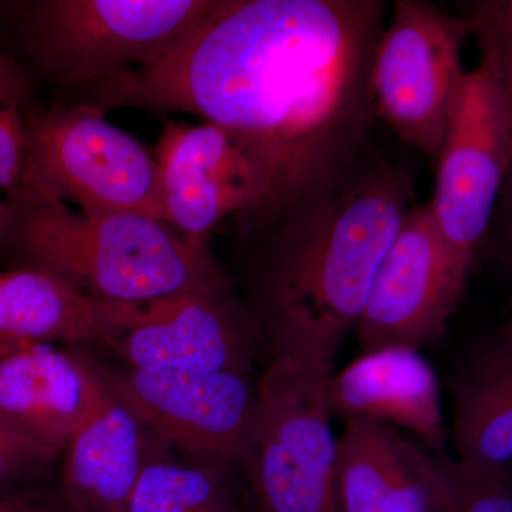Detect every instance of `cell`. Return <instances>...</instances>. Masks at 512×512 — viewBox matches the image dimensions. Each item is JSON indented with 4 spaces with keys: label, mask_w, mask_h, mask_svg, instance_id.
<instances>
[{
    "label": "cell",
    "mask_w": 512,
    "mask_h": 512,
    "mask_svg": "<svg viewBox=\"0 0 512 512\" xmlns=\"http://www.w3.org/2000/svg\"><path fill=\"white\" fill-rule=\"evenodd\" d=\"M29 76L9 53L0 50V191L18 197L25 170V101Z\"/></svg>",
    "instance_id": "obj_21"
},
{
    "label": "cell",
    "mask_w": 512,
    "mask_h": 512,
    "mask_svg": "<svg viewBox=\"0 0 512 512\" xmlns=\"http://www.w3.org/2000/svg\"><path fill=\"white\" fill-rule=\"evenodd\" d=\"M470 18L481 59L453 94L429 202L441 237L467 274L512 158L510 3L481 6Z\"/></svg>",
    "instance_id": "obj_4"
},
{
    "label": "cell",
    "mask_w": 512,
    "mask_h": 512,
    "mask_svg": "<svg viewBox=\"0 0 512 512\" xmlns=\"http://www.w3.org/2000/svg\"><path fill=\"white\" fill-rule=\"evenodd\" d=\"M59 454L28 439L0 420V490L19 488L39 477Z\"/></svg>",
    "instance_id": "obj_22"
},
{
    "label": "cell",
    "mask_w": 512,
    "mask_h": 512,
    "mask_svg": "<svg viewBox=\"0 0 512 512\" xmlns=\"http://www.w3.org/2000/svg\"><path fill=\"white\" fill-rule=\"evenodd\" d=\"M423 448L393 427L348 420L338 439L335 490L339 512H431Z\"/></svg>",
    "instance_id": "obj_17"
},
{
    "label": "cell",
    "mask_w": 512,
    "mask_h": 512,
    "mask_svg": "<svg viewBox=\"0 0 512 512\" xmlns=\"http://www.w3.org/2000/svg\"><path fill=\"white\" fill-rule=\"evenodd\" d=\"M421 470L431 512H512L511 476L464 466L426 451Z\"/></svg>",
    "instance_id": "obj_20"
},
{
    "label": "cell",
    "mask_w": 512,
    "mask_h": 512,
    "mask_svg": "<svg viewBox=\"0 0 512 512\" xmlns=\"http://www.w3.org/2000/svg\"><path fill=\"white\" fill-rule=\"evenodd\" d=\"M214 0H35L0 3L40 73L92 87L156 62L191 32Z\"/></svg>",
    "instance_id": "obj_5"
},
{
    "label": "cell",
    "mask_w": 512,
    "mask_h": 512,
    "mask_svg": "<svg viewBox=\"0 0 512 512\" xmlns=\"http://www.w3.org/2000/svg\"><path fill=\"white\" fill-rule=\"evenodd\" d=\"M138 306L100 301L33 266L0 272V338L113 349Z\"/></svg>",
    "instance_id": "obj_16"
},
{
    "label": "cell",
    "mask_w": 512,
    "mask_h": 512,
    "mask_svg": "<svg viewBox=\"0 0 512 512\" xmlns=\"http://www.w3.org/2000/svg\"><path fill=\"white\" fill-rule=\"evenodd\" d=\"M0 512H69L64 504H55L22 488L0 490Z\"/></svg>",
    "instance_id": "obj_23"
},
{
    "label": "cell",
    "mask_w": 512,
    "mask_h": 512,
    "mask_svg": "<svg viewBox=\"0 0 512 512\" xmlns=\"http://www.w3.org/2000/svg\"><path fill=\"white\" fill-rule=\"evenodd\" d=\"M227 293H185L138 306L113 349L128 369L254 372V325Z\"/></svg>",
    "instance_id": "obj_12"
},
{
    "label": "cell",
    "mask_w": 512,
    "mask_h": 512,
    "mask_svg": "<svg viewBox=\"0 0 512 512\" xmlns=\"http://www.w3.org/2000/svg\"><path fill=\"white\" fill-rule=\"evenodd\" d=\"M25 134L16 198L72 202L87 215L138 214L165 222L156 157L111 124L106 110L82 100L28 111Z\"/></svg>",
    "instance_id": "obj_6"
},
{
    "label": "cell",
    "mask_w": 512,
    "mask_h": 512,
    "mask_svg": "<svg viewBox=\"0 0 512 512\" xmlns=\"http://www.w3.org/2000/svg\"><path fill=\"white\" fill-rule=\"evenodd\" d=\"M100 369L148 433L164 446L192 461L238 463L255 410L252 372Z\"/></svg>",
    "instance_id": "obj_10"
},
{
    "label": "cell",
    "mask_w": 512,
    "mask_h": 512,
    "mask_svg": "<svg viewBox=\"0 0 512 512\" xmlns=\"http://www.w3.org/2000/svg\"><path fill=\"white\" fill-rule=\"evenodd\" d=\"M412 198L409 171L367 153L339 183L269 227L249 318L271 359L333 367Z\"/></svg>",
    "instance_id": "obj_2"
},
{
    "label": "cell",
    "mask_w": 512,
    "mask_h": 512,
    "mask_svg": "<svg viewBox=\"0 0 512 512\" xmlns=\"http://www.w3.org/2000/svg\"><path fill=\"white\" fill-rule=\"evenodd\" d=\"M228 471L224 464L183 463L153 437L124 512H244Z\"/></svg>",
    "instance_id": "obj_19"
},
{
    "label": "cell",
    "mask_w": 512,
    "mask_h": 512,
    "mask_svg": "<svg viewBox=\"0 0 512 512\" xmlns=\"http://www.w3.org/2000/svg\"><path fill=\"white\" fill-rule=\"evenodd\" d=\"M3 217H5V200L0 201V229H2Z\"/></svg>",
    "instance_id": "obj_24"
},
{
    "label": "cell",
    "mask_w": 512,
    "mask_h": 512,
    "mask_svg": "<svg viewBox=\"0 0 512 512\" xmlns=\"http://www.w3.org/2000/svg\"><path fill=\"white\" fill-rule=\"evenodd\" d=\"M430 204L413 207L384 254L356 323L362 352L439 338L466 289Z\"/></svg>",
    "instance_id": "obj_9"
},
{
    "label": "cell",
    "mask_w": 512,
    "mask_h": 512,
    "mask_svg": "<svg viewBox=\"0 0 512 512\" xmlns=\"http://www.w3.org/2000/svg\"><path fill=\"white\" fill-rule=\"evenodd\" d=\"M332 367L299 356L271 359L238 463L256 512H339L338 440L330 427L326 380Z\"/></svg>",
    "instance_id": "obj_7"
},
{
    "label": "cell",
    "mask_w": 512,
    "mask_h": 512,
    "mask_svg": "<svg viewBox=\"0 0 512 512\" xmlns=\"http://www.w3.org/2000/svg\"><path fill=\"white\" fill-rule=\"evenodd\" d=\"M330 416L410 430L430 450L446 446L439 383L429 362L409 346L362 353L326 380Z\"/></svg>",
    "instance_id": "obj_14"
},
{
    "label": "cell",
    "mask_w": 512,
    "mask_h": 512,
    "mask_svg": "<svg viewBox=\"0 0 512 512\" xmlns=\"http://www.w3.org/2000/svg\"><path fill=\"white\" fill-rule=\"evenodd\" d=\"M453 396L458 461L511 476V328H504L471 353L453 382Z\"/></svg>",
    "instance_id": "obj_18"
},
{
    "label": "cell",
    "mask_w": 512,
    "mask_h": 512,
    "mask_svg": "<svg viewBox=\"0 0 512 512\" xmlns=\"http://www.w3.org/2000/svg\"><path fill=\"white\" fill-rule=\"evenodd\" d=\"M471 19L419 0H396L373 60L375 110L404 143L439 156L453 94L463 76Z\"/></svg>",
    "instance_id": "obj_8"
},
{
    "label": "cell",
    "mask_w": 512,
    "mask_h": 512,
    "mask_svg": "<svg viewBox=\"0 0 512 512\" xmlns=\"http://www.w3.org/2000/svg\"><path fill=\"white\" fill-rule=\"evenodd\" d=\"M153 437L84 357V399L66 446L63 500L69 512H124Z\"/></svg>",
    "instance_id": "obj_13"
},
{
    "label": "cell",
    "mask_w": 512,
    "mask_h": 512,
    "mask_svg": "<svg viewBox=\"0 0 512 512\" xmlns=\"http://www.w3.org/2000/svg\"><path fill=\"white\" fill-rule=\"evenodd\" d=\"M380 0H214L156 62L87 87L100 109L195 114L261 178L251 227L269 228L369 153Z\"/></svg>",
    "instance_id": "obj_1"
},
{
    "label": "cell",
    "mask_w": 512,
    "mask_h": 512,
    "mask_svg": "<svg viewBox=\"0 0 512 512\" xmlns=\"http://www.w3.org/2000/svg\"><path fill=\"white\" fill-rule=\"evenodd\" d=\"M84 399V356L52 343L0 338V420L40 446L66 450Z\"/></svg>",
    "instance_id": "obj_15"
},
{
    "label": "cell",
    "mask_w": 512,
    "mask_h": 512,
    "mask_svg": "<svg viewBox=\"0 0 512 512\" xmlns=\"http://www.w3.org/2000/svg\"><path fill=\"white\" fill-rule=\"evenodd\" d=\"M165 222L185 238L208 244L220 222L237 214L251 222L262 198L254 163L222 128L168 121L156 150Z\"/></svg>",
    "instance_id": "obj_11"
},
{
    "label": "cell",
    "mask_w": 512,
    "mask_h": 512,
    "mask_svg": "<svg viewBox=\"0 0 512 512\" xmlns=\"http://www.w3.org/2000/svg\"><path fill=\"white\" fill-rule=\"evenodd\" d=\"M0 245L104 302L147 305L185 293L228 292L208 245L138 214L87 215L57 201L5 200Z\"/></svg>",
    "instance_id": "obj_3"
}]
</instances>
